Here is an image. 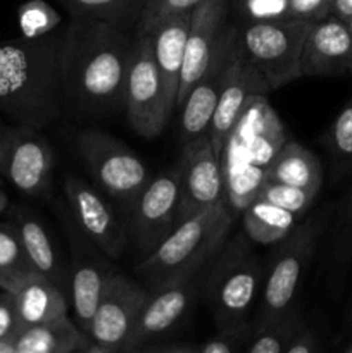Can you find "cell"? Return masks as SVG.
Wrapping results in <instances>:
<instances>
[{
  "instance_id": "cell-41",
  "label": "cell",
  "mask_w": 352,
  "mask_h": 353,
  "mask_svg": "<svg viewBox=\"0 0 352 353\" xmlns=\"http://www.w3.org/2000/svg\"><path fill=\"white\" fill-rule=\"evenodd\" d=\"M331 14L340 19H349L352 16V0H331Z\"/></svg>"
},
{
  "instance_id": "cell-4",
  "label": "cell",
  "mask_w": 352,
  "mask_h": 353,
  "mask_svg": "<svg viewBox=\"0 0 352 353\" xmlns=\"http://www.w3.org/2000/svg\"><path fill=\"white\" fill-rule=\"evenodd\" d=\"M335 205H324L314 214L304 216L293 230L276 243L266 261L255 331L269 326L293 309L304 274L316 254L321 234L331 221Z\"/></svg>"
},
{
  "instance_id": "cell-43",
  "label": "cell",
  "mask_w": 352,
  "mask_h": 353,
  "mask_svg": "<svg viewBox=\"0 0 352 353\" xmlns=\"http://www.w3.org/2000/svg\"><path fill=\"white\" fill-rule=\"evenodd\" d=\"M6 126H7V123L2 119V116H0V134L3 133V130H6Z\"/></svg>"
},
{
  "instance_id": "cell-11",
  "label": "cell",
  "mask_w": 352,
  "mask_h": 353,
  "mask_svg": "<svg viewBox=\"0 0 352 353\" xmlns=\"http://www.w3.org/2000/svg\"><path fill=\"white\" fill-rule=\"evenodd\" d=\"M147 299V288L126 274L114 271L93 316L90 331L93 343L99 345L104 353H124Z\"/></svg>"
},
{
  "instance_id": "cell-7",
  "label": "cell",
  "mask_w": 352,
  "mask_h": 353,
  "mask_svg": "<svg viewBox=\"0 0 352 353\" xmlns=\"http://www.w3.org/2000/svg\"><path fill=\"white\" fill-rule=\"evenodd\" d=\"M76 148L97 185L124 207H130L152 179L141 159L104 131L86 130L78 133Z\"/></svg>"
},
{
  "instance_id": "cell-31",
  "label": "cell",
  "mask_w": 352,
  "mask_h": 353,
  "mask_svg": "<svg viewBox=\"0 0 352 353\" xmlns=\"http://www.w3.org/2000/svg\"><path fill=\"white\" fill-rule=\"evenodd\" d=\"M0 268L24 279L38 274L24 252L17 228L12 221L0 223Z\"/></svg>"
},
{
  "instance_id": "cell-13",
  "label": "cell",
  "mask_w": 352,
  "mask_h": 353,
  "mask_svg": "<svg viewBox=\"0 0 352 353\" xmlns=\"http://www.w3.org/2000/svg\"><path fill=\"white\" fill-rule=\"evenodd\" d=\"M200 272L202 269L176 276L171 281L148 292V299L124 353L140 352L147 345L157 343L179 326L197 295Z\"/></svg>"
},
{
  "instance_id": "cell-18",
  "label": "cell",
  "mask_w": 352,
  "mask_h": 353,
  "mask_svg": "<svg viewBox=\"0 0 352 353\" xmlns=\"http://www.w3.org/2000/svg\"><path fill=\"white\" fill-rule=\"evenodd\" d=\"M228 2L230 0H206L192 10L185 59H183L178 95H176V107L183 105L190 90L204 74L213 59L221 31L224 28Z\"/></svg>"
},
{
  "instance_id": "cell-38",
  "label": "cell",
  "mask_w": 352,
  "mask_h": 353,
  "mask_svg": "<svg viewBox=\"0 0 352 353\" xmlns=\"http://www.w3.org/2000/svg\"><path fill=\"white\" fill-rule=\"evenodd\" d=\"M320 350L321 345L316 333H314L309 326H306L297 333V336L293 338L292 343L289 345L285 353H314Z\"/></svg>"
},
{
  "instance_id": "cell-15",
  "label": "cell",
  "mask_w": 352,
  "mask_h": 353,
  "mask_svg": "<svg viewBox=\"0 0 352 353\" xmlns=\"http://www.w3.org/2000/svg\"><path fill=\"white\" fill-rule=\"evenodd\" d=\"M238 40V30L224 26L221 31L219 41L214 50L209 65L204 74L197 79L193 88L182 105V141L193 140L197 137L209 133L211 121L219 100L221 90L226 81L230 69L231 55Z\"/></svg>"
},
{
  "instance_id": "cell-37",
  "label": "cell",
  "mask_w": 352,
  "mask_h": 353,
  "mask_svg": "<svg viewBox=\"0 0 352 353\" xmlns=\"http://www.w3.org/2000/svg\"><path fill=\"white\" fill-rule=\"evenodd\" d=\"M331 14V0H286V19L314 23Z\"/></svg>"
},
{
  "instance_id": "cell-24",
  "label": "cell",
  "mask_w": 352,
  "mask_h": 353,
  "mask_svg": "<svg viewBox=\"0 0 352 353\" xmlns=\"http://www.w3.org/2000/svg\"><path fill=\"white\" fill-rule=\"evenodd\" d=\"M68 296L40 274L28 278L16 292L17 314L23 327L68 316Z\"/></svg>"
},
{
  "instance_id": "cell-33",
  "label": "cell",
  "mask_w": 352,
  "mask_h": 353,
  "mask_svg": "<svg viewBox=\"0 0 352 353\" xmlns=\"http://www.w3.org/2000/svg\"><path fill=\"white\" fill-rule=\"evenodd\" d=\"M255 333V326L248 321L219 327L217 334L197 345V353H237L245 352Z\"/></svg>"
},
{
  "instance_id": "cell-9",
  "label": "cell",
  "mask_w": 352,
  "mask_h": 353,
  "mask_svg": "<svg viewBox=\"0 0 352 353\" xmlns=\"http://www.w3.org/2000/svg\"><path fill=\"white\" fill-rule=\"evenodd\" d=\"M124 110L130 126L144 138H155L161 134L171 117L148 34L137 33V47L124 95Z\"/></svg>"
},
{
  "instance_id": "cell-10",
  "label": "cell",
  "mask_w": 352,
  "mask_h": 353,
  "mask_svg": "<svg viewBox=\"0 0 352 353\" xmlns=\"http://www.w3.org/2000/svg\"><path fill=\"white\" fill-rule=\"evenodd\" d=\"M179 168L155 176L128 207L131 234L141 255H148L178 224Z\"/></svg>"
},
{
  "instance_id": "cell-44",
  "label": "cell",
  "mask_w": 352,
  "mask_h": 353,
  "mask_svg": "<svg viewBox=\"0 0 352 353\" xmlns=\"http://www.w3.org/2000/svg\"><path fill=\"white\" fill-rule=\"evenodd\" d=\"M345 23H347V28H349V31H351V34H352V16L349 17V19H345Z\"/></svg>"
},
{
  "instance_id": "cell-25",
  "label": "cell",
  "mask_w": 352,
  "mask_h": 353,
  "mask_svg": "<svg viewBox=\"0 0 352 353\" xmlns=\"http://www.w3.org/2000/svg\"><path fill=\"white\" fill-rule=\"evenodd\" d=\"M295 224V214L262 200L252 202L247 209H244L242 217L244 233L248 240L259 245H276L293 230Z\"/></svg>"
},
{
  "instance_id": "cell-34",
  "label": "cell",
  "mask_w": 352,
  "mask_h": 353,
  "mask_svg": "<svg viewBox=\"0 0 352 353\" xmlns=\"http://www.w3.org/2000/svg\"><path fill=\"white\" fill-rule=\"evenodd\" d=\"M61 23V16L43 0H30L19 9V24L24 37L52 33Z\"/></svg>"
},
{
  "instance_id": "cell-22",
  "label": "cell",
  "mask_w": 352,
  "mask_h": 353,
  "mask_svg": "<svg viewBox=\"0 0 352 353\" xmlns=\"http://www.w3.org/2000/svg\"><path fill=\"white\" fill-rule=\"evenodd\" d=\"M92 338L68 316L28 326L16 338V353H75L88 352Z\"/></svg>"
},
{
  "instance_id": "cell-36",
  "label": "cell",
  "mask_w": 352,
  "mask_h": 353,
  "mask_svg": "<svg viewBox=\"0 0 352 353\" xmlns=\"http://www.w3.org/2000/svg\"><path fill=\"white\" fill-rule=\"evenodd\" d=\"M21 330L23 324L17 314L16 293L0 290V340H10L16 343Z\"/></svg>"
},
{
  "instance_id": "cell-16",
  "label": "cell",
  "mask_w": 352,
  "mask_h": 353,
  "mask_svg": "<svg viewBox=\"0 0 352 353\" xmlns=\"http://www.w3.org/2000/svg\"><path fill=\"white\" fill-rule=\"evenodd\" d=\"M271 92L268 83L255 69V65L245 55L238 34L233 55H231L230 69H228L226 81L221 90L216 110L209 126V138L213 141L214 150L223 159V148L228 137L233 131L238 117L244 112L248 100L255 95H268Z\"/></svg>"
},
{
  "instance_id": "cell-8",
  "label": "cell",
  "mask_w": 352,
  "mask_h": 353,
  "mask_svg": "<svg viewBox=\"0 0 352 353\" xmlns=\"http://www.w3.org/2000/svg\"><path fill=\"white\" fill-rule=\"evenodd\" d=\"M54 150L41 130L7 124L0 134V174L28 196H45L54 172Z\"/></svg>"
},
{
  "instance_id": "cell-32",
  "label": "cell",
  "mask_w": 352,
  "mask_h": 353,
  "mask_svg": "<svg viewBox=\"0 0 352 353\" xmlns=\"http://www.w3.org/2000/svg\"><path fill=\"white\" fill-rule=\"evenodd\" d=\"M331 221L333 259L337 264H347L352 259V188L333 209Z\"/></svg>"
},
{
  "instance_id": "cell-42",
  "label": "cell",
  "mask_w": 352,
  "mask_h": 353,
  "mask_svg": "<svg viewBox=\"0 0 352 353\" xmlns=\"http://www.w3.org/2000/svg\"><path fill=\"white\" fill-rule=\"evenodd\" d=\"M347 327L349 331H352V303H351V309H349V316H347Z\"/></svg>"
},
{
  "instance_id": "cell-3",
  "label": "cell",
  "mask_w": 352,
  "mask_h": 353,
  "mask_svg": "<svg viewBox=\"0 0 352 353\" xmlns=\"http://www.w3.org/2000/svg\"><path fill=\"white\" fill-rule=\"evenodd\" d=\"M233 226L228 203L202 209L179 221L152 254L145 255L135 271L144 276L147 290L159 288L176 276L200 271L219 252Z\"/></svg>"
},
{
  "instance_id": "cell-21",
  "label": "cell",
  "mask_w": 352,
  "mask_h": 353,
  "mask_svg": "<svg viewBox=\"0 0 352 353\" xmlns=\"http://www.w3.org/2000/svg\"><path fill=\"white\" fill-rule=\"evenodd\" d=\"M190 21H192V10L169 14L162 17L148 33L162 85H164L166 103L171 114L176 109V95H178L179 76H182L183 59H185Z\"/></svg>"
},
{
  "instance_id": "cell-40",
  "label": "cell",
  "mask_w": 352,
  "mask_h": 353,
  "mask_svg": "<svg viewBox=\"0 0 352 353\" xmlns=\"http://www.w3.org/2000/svg\"><path fill=\"white\" fill-rule=\"evenodd\" d=\"M24 281H26V279L21 278V276L0 268V290H7V292L16 293Z\"/></svg>"
},
{
  "instance_id": "cell-45",
  "label": "cell",
  "mask_w": 352,
  "mask_h": 353,
  "mask_svg": "<svg viewBox=\"0 0 352 353\" xmlns=\"http://www.w3.org/2000/svg\"><path fill=\"white\" fill-rule=\"evenodd\" d=\"M347 352H349V353H352V343L349 345V347H347Z\"/></svg>"
},
{
  "instance_id": "cell-2",
  "label": "cell",
  "mask_w": 352,
  "mask_h": 353,
  "mask_svg": "<svg viewBox=\"0 0 352 353\" xmlns=\"http://www.w3.org/2000/svg\"><path fill=\"white\" fill-rule=\"evenodd\" d=\"M62 34L0 43V116L12 124L43 130L62 114Z\"/></svg>"
},
{
  "instance_id": "cell-14",
  "label": "cell",
  "mask_w": 352,
  "mask_h": 353,
  "mask_svg": "<svg viewBox=\"0 0 352 353\" xmlns=\"http://www.w3.org/2000/svg\"><path fill=\"white\" fill-rule=\"evenodd\" d=\"M64 195L83 236L106 257H123L128 247V231L99 192L78 176L68 174Z\"/></svg>"
},
{
  "instance_id": "cell-39",
  "label": "cell",
  "mask_w": 352,
  "mask_h": 353,
  "mask_svg": "<svg viewBox=\"0 0 352 353\" xmlns=\"http://www.w3.org/2000/svg\"><path fill=\"white\" fill-rule=\"evenodd\" d=\"M140 352H159V353H197V345L192 343H152L141 348Z\"/></svg>"
},
{
  "instance_id": "cell-5",
  "label": "cell",
  "mask_w": 352,
  "mask_h": 353,
  "mask_svg": "<svg viewBox=\"0 0 352 353\" xmlns=\"http://www.w3.org/2000/svg\"><path fill=\"white\" fill-rule=\"evenodd\" d=\"M264 271L266 262L254 254L244 231L224 241L204 279V295L217 327L247 319L261 295Z\"/></svg>"
},
{
  "instance_id": "cell-27",
  "label": "cell",
  "mask_w": 352,
  "mask_h": 353,
  "mask_svg": "<svg viewBox=\"0 0 352 353\" xmlns=\"http://www.w3.org/2000/svg\"><path fill=\"white\" fill-rule=\"evenodd\" d=\"M268 181V171L251 162H237L231 169H224V195L228 205L244 210L255 202L262 185Z\"/></svg>"
},
{
  "instance_id": "cell-20",
  "label": "cell",
  "mask_w": 352,
  "mask_h": 353,
  "mask_svg": "<svg viewBox=\"0 0 352 353\" xmlns=\"http://www.w3.org/2000/svg\"><path fill=\"white\" fill-rule=\"evenodd\" d=\"M12 221L19 233L21 243L30 259L31 265L40 276L54 283L68 299H71V272L69 265L64 264L59 248L48 234L37 214L28 210L26 207H14Z\"/></svg>"
},
{
  "instance_id": "cell-30",
  "label": "cell",
  "mask_w": 352,
  "mask_h": 353,
  "mask_svg": "<svg viewBox=\"0 0 352 353\" xmlns=\"http://www.w3.org/2000/svg\"><path fill=\"white\" fill-rule=\"evenodd\" d=\"M316 196V193L307 192V190L299 188V186H292L286 185V183L268 179V181L262 185L257 200L269 202L273 203V205L290 210V212L295 214L297 217H304L309 212L311 207H313Z\"/></svg>"
},
{
  "instance_id": "cell-19",
  "label": "cell",
  "mask_w": 352,
  "mask_h": 353,
  "mask_svg": "<svg viewBox=\"0 0 352 353\" xmlns=\"http://www.w3.org/2000/svg\"><path fill=\"white\" fill-rule=\"evenodd\" d=\"M116 269L110 268L106 255L93 252L86 243H71V302L76 324L90 336L92 321L104 288Z\"/></svg>"
},
{
  "instance_id": "cell-17",
  "label": "cell",
  "mask_w": 352,
  "mask_h": 353,
  "mask_svg": "<svg viewBox=\"0 0 352 353\" xmlns=\"http://www.w3.org/2000/svg\"><path fill=\"white\" fill-rule=\"evenodd\" d=\"M302 78L352 76V34L347 23L328 14L311 24L300 59Z\"/></svg>"
},
{
  "instance_id": "cell-35",
  "label": "cell",
  "mask_w": 352,
  "mask_h": 353,
  "mask_svg": "<svg viewBox=\"0 0 352 353\" xmlns=\"http://www.w3.org/2000/svg\"><path fill=\"white\" fill-rule=\"evenodd\" d=\"M202 2L206 0H145L144 9L138 17V33L148 34L162 17L183 10H193Z\"/></svg>"
},
{
  "instance_id": "cell-6",
  "label": "cell",
  "mask_w": 352,
  "mask_h": 353,
  "mask_svg": "<svg viewBox=\"0 0 352 353\" xmlns=\"http://www.w3.org/2000/svg\"><path fill=\"white\" fill-rule=\"evenodd\" d=\"M311 24L286 17L254 19L238 31L245 55L271 92L302 78L300 59Z\"/></svg>"
},
{
  "instance_id": "cell-23",
  "label": "cell",
  "mask_w": 352,
  "mask_h": 353,
  "mask_svg": "<svg viewBox=\"0 0 352 353\" xmlns=\"http://www.w3.org/2000/svg\"><path fill=\"white\" fill-rule=\"evenodd\" d=\"M266 171L268 179L299 186L316 195L323 186L324 174L320 159L297 141L286 140L271 159Z\"/></svg>"
},
{
  "instance_id": "cell-12",
  "label": "cell",
  "mask_w": 352,
  "mask_h": 353,
  "mask_svg": "<svg viewBox=\"0 0 352 353\" xmlns=\"http://www.w3.org/2000/svg\"><path fill=\"white\" fill-rule=\"evenodd\" d=\"M178 168V223L199 210L226 202L223 159L214 150L209 133L183 143Z\"/></svg>"
},
{
  "instance_id": "cell-26",
  "label": "cell",
  "mask_w": 352,
  "mask_h": 353,
  "mask_svg": "<svg viewBox=\"0 0 352 353\" xmlns=\"http://www.w3.org/2000/svg\"><path fill=\"white\" fill-rule=\"evenodd\" d=\"M321 141L330 155L331 181L338 183L352 176V95L324 131Z\"/></svg>"
},
{
  "instance_id": "cell-28",
  "label": "cell",
  "mask_w": 352,
  "mask_h": 353,
  "mask_svg": "<svg viewBox=\"0 0 352 353\" xmlns=\"http://www.w3.org/2000/svg\"><path fill=\"white\" fill-rule=\"evenodd\" d=\"M75 19L107 21L110 24H128L140 17L145 0H61Z\"/></svg>"
},
{
  "instance_id": "cell-1",
  "label": "cell",
  "mask_w": 352,
  "mask_h": 353,
  "mask_svg": "<svg viewBox=\"0 0 352 353\" xmlns=\"http://www.w3.org/2000/svg\"><path fill=\"white\" fill-rule=\"evenodd\" d=\"M137 37L107 21L75 19L62 34L61 74L66 105L110 114L124 107Z\"/></svg>"
},
{
  "instance_id": "cell-29",
  "label": "cell",
  "mask_w": 352,
  "mask_h": 353,
  "mask_svg": "<svg viewBox=\"0 0 352 353\" xmlns=\"http://www.w3.org/2000/svg\"><path fill=\"white\" fill-rule=\"evenodd\" d=\"M306 321L297 312L295 309L290 310L278 321H275L269 326L255 331L251 343L245 348L248 353H283L286 352L289 345L297 336L302 327H306Z\"/></svg>"
}]
</instances>
